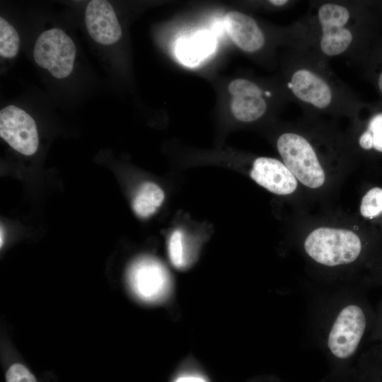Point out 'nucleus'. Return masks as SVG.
I'll return each mask as SVG.
<instances>
[{
    "instance_id": "9",
    "label": "nucleus",
    "mask_w": 382,
    "mask_h": 382,
    "mask_svg": "<svg viewBox=\"0 0 382 382\" xmlns=\"http://www.w3.org/2000/svg\"><path fill=\"white\" fill-rule=\"evenodd\" d=\"M228 91L233 96L231 110L238 120L253 122L265 112L267 104L262 91L254 82L237 79L229 83Z\"/></svg>"
},
{
    "instance_id": "5",
    "label": "nucleus",
    "mask_w": 382,
    "mask_h": 382,
    "mask_svg": "<svg viewBox=\"0 0 382 382\" xmlns=\"http://www.w3.org/2000/svg\"><path fill=\"white\" fill-rule=\"evenodd\" d=\"M128 282L139 299L150 303L166 298L171 285L166 268L158 260L150 257H141L131 265Z\"/></svg>"
},
{
    "instance_id": "13",
    "label": "nucleus",
    "mask_w": 382,
    "mask_h": 382,
    "mask_svg": "<svg viewBox=\"0 0 382 382\" xmlns=\"http://www.w3.org/2000/svg\"><path fill=\"white\" fill-rule=\"evenodd\" d=\"M215 40L207 31H201L189 38H183L176 45L179 60L187 66H194L210 54L214 49Z\"/></svg>"
},
{
    "instance_id": "11",
    "label": "nucleus",
    "mask_w": 382,
    "mask_h": 382,
    "mask_svg": "<svg viewBox=\"0 0 382 382\" xmlns=\"http://www.w3.org/2000/svg\"><path fill=\"white\" fill-rule=\"evenodd\" d=\"M289 86L298 99L318 109L326 108L332 102L330 86L320 76L306 69L296 71Z\"/></svg>"
},
{
    "instance_id": "15",
    "label": "nucleus",
    "mask_w": 382,
    "mask_h": 382,
    "mask_svg": "<svg viewBox=\"0 0 382 382\" xmlns=\"http://www.w3.org/2000/svg\"><path fill=\"white\" fill-rule=\"evenodd\" d=\"M359 144L364 149H374L382 152V112L372 116L366 130L359 139Z\"/></svg>"
},
{
    "instance_id": "3",
    "label": "nucleus",
    "mask_w": 382,
    "mask_h": 382,
    "mask_svg": "<svg viewBox=\"0 0 382 382\" xmlns=\"http://www.w3.org/2000/svg\"><path fill=\"white\" fill-rule=\"evenodd\" d=\"M76 54L74 42L59 28H52L42 33L33 50L37 64L57 79L65 78L71 73Z\"/></svg>"
},
{
    "instance_id": "12",
    "label": "nucleus",
    "mask_w": 382,
    "mask_h": 382,
    "mask_svg": "<svg viewBox=\"0 0 382 382\" xmlns=\"http://www.w3.org/2000/svg\"><path fill=\"white\" fill-rule=\"evenodd\" d=\"M224 27L231 40L241 50L254 52L265 43V36L250 16L238 11H231L224 17Z\"/></svg>"
},
{
    "instance_id": "7",
    "label": "nucleus",
    "mask_w": 382,
    "mask_h": 382,
    "mask_svg": "<svg viewBox=\"0 0 382 382\" xmlns=\"http://www.w3.org/2000/svg\"><path fill=\"white\" fill-rule=\"evenodd\" d=\"M318 17L322 30V52L330 57L345 52L353 40L351 30L345 27L350 18L349 10L340 4L327 3L319 8Z\"/></svg>"
},
{
    "instance_id": "21",
    "label": "nucleus",
    "mask_w": 382,
    "mask_h": 382,
    "mask_svg": "<svg viewBox=\"0 0 382 382\" xmlns=\"http://www.w3.org/2000/svg\"><path fill=\"white\" fill-rule=\"evenodd\" d=\"M369 382H382V369H377L374 374H371Z\"/></svg>"
},
{
    "instance_id": "17",
    "label": "nucleus",
    "mask_w": 382,
    "mask_h": 382,
    "mask_svg": "<svg viewBox=\"0 0 382 382\" xmlns=\"http://www.w3.org/2000/svg\"><path fill=\"white\" fill-rule=\"evenodd\" d=\"M382 212V188L374 187L363 197L360 213L366 218L372 219Z\"/></svg>"
},
{
    "instance_id": "8",
    "label": "nucleus",
    "mask_w": 382,
    "mask_h": 382,
    "mask_svg": "<svg viewBox=\"0 0 382 382\" xmlns=\"http://www.w3.org/2000/svg\"><path fill=\"white\" fill-rule=\"evenodd\" d=\"M85 23L91 37L102 45H112L122 35V29L112 5L104 0H92L85 11Z\"/></svg>"
},
{
    "instance_id": "2",
    "label": "nucleus",
    "mask_w": 382,
    "mask_h": 382,
    "mask_svg": "<svg viewBox=\"0 0 382 382\" xmlns=\"http://www.w3.org/2000/svg\"><path fill=\"white\" fill-rule=\"evenodd\" d=\"M277 146L284 165L303 185L311 188L323 185L324 171L306 139L295 133H284L279 137Z\"/></svg>"
},
{
    "instance_id": "10",
    "label": "nucleus",
    "mask_w": 382,
    "mask_h": 382,
    "mask_svg": "<svg viewBox=\"0 0 382 382\" xmlns=\"http://www.w3.org/2000/svg\"><path fill=\"white\" fill-rule=\"evenodd\" d=\"M250 175L258 185L277 195H289L297 187L296 178L284 163L275 158H256Z\"/></svg>"
},
{
    "instance_id": "20",
    "label": "nucleus",
    "mask_w": 382,
    "mask_h": 382,
    "mask_svg": "<svg viewBox=\"0 0 382 382\" xmlns=\"http://www.w3.org/2000/svg\"><path fill=\"white\" fill-rule=\"evenodd\" d=\"M175 382H206L203 378L197 376H188L178 378Z\"/></svg>"
},
{
    "instance_id": "19",
    "label": "nucleus",
    "mask_w": 382,
    "mask_h": 382,
    "mask_svg": "<svg viewBox=\"0 0 382 382\" xmlns=\"http://www.w3.org/2000/svg\"><path fill=\"white\" fill-rule=\"evenodd\" d=\"M6 382H37L35 376L23 364L11 365L6 374Z\"/></svg>"
},
{
    "instance_id": "23",
    "label": "nucleus",
    "mask_w": 382,
    "mask_h": 382,
    "mask_svg": "<svg viewBox=\"0 0 382 382\" xmlns=\"http://www.w3.org/2000/svg\"><path fill=\"white\" fill-rule=\"evenodd\" d=\"M378 84L379 90L382 93V72L378 76Z\"/></svg>"
},
{
    "instance_id": "1",
    "label": "nucleus",
    "mask_w": 382,
    "mask_h": 382,
    "mask_svg": "<svg viewBox=\"0 0 382 382\" xmlns=\"http://www.w3.org/2000/svg\"><path fill=\"white\" fill-rule=\"evenodd\" d=\"M304 248L318 263L334 267L356 260L361 250V243L352 231L320 227L308 236Z\"/></svg>"
},
{
    "instance_id": "14",
    "label": "nucleus",
    "mask_w": 382,
    "mask_h": 382,
    "mask_svg": "<svg viewBox=\"0 0 382 382\" xmlns=\"http://www.w3.org/2000/svg\"><path fill=\"white\" fill-rule=\"evenodd\" d=\"M164 199L162 189L151 182L143 183L136 194L132 209L140 217H148L156 211Z\"/></svg>"
},
{
    "instance_id": "6",
    "label": "nucleus",
    "mask_w": 382,
    "mask_h": 382,
    "mask_svg": "<svg viewBox=\"0 0 382 382\" xmlns=\"http://www.w3.org/2000/svg\"><path fill=\"white\" fill-rule=\"evenodd\" d=\"M0 136L13 149L26 156L35 154L38 147L35 120L15 105H8L0 111Z\"/></svg>"
},
{
    "instance_id": "4",
    "label": "nucleus",
    "mask_w": 382,
    "mask_h": 382,
    "mask_svg": "<svg viewBox=\"0 0 382 382\" xmlns=\"http://www.w3.org/2000/svg\"><path fill=\"white\" fill-rule=\"evenodd\" d=\"M366 324L361 307L357 304L343 307L328 332L327 345L331 354L340 360L352 357L359 346Z\"/></svg>"
},
{
    "instance_id": "22",
    "label": "nucleus",
    "mask_w": 382,
    "mask_h": 382,
    "mask_svg": "<svg viewBox=\"0 0 382 382\" xmlns=\"http://www.w3.org/2000/svg\"><path fill=\"white\" fill-rule=\"evenodd\" d=\"M270 3L274 6H283L288 3L286 0H271Z\"/></svg>"
},
{
    "instance_id": "16",
    "label": "nucleus",
    "mask_w": 382,
    "mask_h": 382,
    "mask_svg": "<svg viewBox=\"0 0 382 382\" xmlns=\"http://www.w3.org/2000/svg\"><path fill=\"white\" fill-rule=\"evenodd\" d=\"M20 47V39L16 29L4 18H0V54L5 58L16 56Z\"/></svg>"
},
{
    "instance_id": "18",
    "label": "nucleus",
    "mask_w": 382,
    "mask_h": 382,
    "mask_svg": "<svg viewBox=\"0 0 382 382\" xmlns=\"http://www.w3.org/2000/svg\"><path fill=\"white\" fill-rule=\"evenodd\" d=\"M168 254L171 263L176 268L185 265V250L182 232L175 230L171 235L168 243Z\"/></svg>"
}]
</instances>
